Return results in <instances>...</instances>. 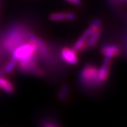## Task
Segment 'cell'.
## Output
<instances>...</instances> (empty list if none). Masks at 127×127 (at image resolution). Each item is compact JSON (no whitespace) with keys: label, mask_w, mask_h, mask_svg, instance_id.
I'll use <instances>...</instances> for the list:
<instances>
[{"label":"cell","mask_w":127,"mask_h":127,"mask_svg":"<svg viewBox=\"0 0 127 127\" xmlns=\"http://www.w3.org/2000/svg\"><path fill=\"white\" fill-rule=\"evenodd\" d=\"M11 59L16 62H24L36 56L37 47L35 44L29 39L27 42H23L12 50Z\"/></svg>","instance_id":"obj_1"},{"label":"cell","mask_w":127,"mask_h":127,"mask_svg":"<svg viewBox=\"0 0 127 127\" xmlns=\"http://www.w3.org/2000/svg\"><path fill=\"white\" fill-rule=\"evenodd\" d=\"M79 79L83 86L86 87H97L100 86L98 81V68L93 64H86L82 68Z\"/></svg>","instance_id":"obj_2"},{"label":"cell","mask_w":127,"mask_h":127,"mask_svg":"<svg viewBox=\"0 0 127 127\" xmlns=\"http://www.w3.org/2000/svg\"><path fill=\"white\" fill-rule=\"evenodd\" d=\"M28 37V32H26L23 29L16 28L8 32L4 40V46L7 51L14 50L16 47L25 42L24 40Z\"/></svg>","instance_id":"obj_3"},{"label":"cell","mask_w":127,"mask_h":127,"mask_svg":"<svg viewBox=\"0 0 127 127\" xmlns=\"http://www.w3.org/2000/svg\"><path fill=\"white\" fill-rule=\"evenodd\" d=\"M18 68L21 72L35 75L37 76H42L44 74L43 70L37 66L36 56L26 61L19 62Z\"/></svg>","instance_id":"obj_4"},{"label":"cell","mask_w":127,"mask_h":127,"mask_svg":"<svg viewBox=\"0 0 127 127\" xmlns=\"http://www.w3.org/2000/svg\"><path fill=\"white\" fill-rule=\"evenodd\" d=\"M60 57L63 62L70 65H76L78 62L76 51L73 50V48H70L68 47L62 48L60 52Z\"/></svg>","instance_id":"obj_5"},{"label":"cell","mask_w":127,"mask_h":127,"mask_svg":"<svg viewBox=\"0 0 127 127\" xmlns=\"http://www.w3.org/2000/svg\"><path fill=\"white\" fill-rule=\"evenodd\" d=\"M101 53L104 56V58L112 59L117 56L120 55L121 50L118 46L112 44H106L102 46L101 47Z\"/></svg>","instance_id":"obj_6"},{"label":"cell","mask_w":127,"mask_h":127,"mask_svg":"<svg viewBox=\"0 0 127 127\" xmlns=\"http://www.w3.org/2000/svg\"><path fill=\"white\" fill-rule=\"evenodd\" d=\"M28 38L31 40L37 47V51L40 55L44 56H47L49 52V49L45 42L38 37H37L35 35H34L32 32H28Z\"/></svg>","instance_id":"obj_7"},{"label":"cell","mask_w":127,"mask_h":127,"mask_svg":"<svg viewBox=\"0 0 127 127\" xmlns=\"http://www.w3.org/2000/svg\"><path fill=\"white\" fill-rule=\"evenodd\" d=\"M110 63H111V59L104 58V62L102 64L101 67L98 68V81L100 82V85L104 83L109 77Z\"/></svg>","instance_id":"obj_8"},{"label":"cell","mask_w":127,"mask_h":127,"mask_svg":"<svg viewBox=\"0 0 127 127\" xmlns=\"http://www.w3.org/2000/svg\"><path fill=\"white\" fill-rule=\"evenodd\" d=\"M76 18V14L73 12H55L49 16L52 21H73Z\"/></svg>","instance_id":"obj_9"},{"label":"cell","mask_w":127,"mask_h":127,"mask_svg":"<svg viewBox=\"0 0 127 127\" xmlns=\"http://www.w3.org/2000/svg\"><path fill=\"white\" fill-rule=\"evenodd\" d=\"M100 35H101V28L100 27H97L86 39L87 49L93 47L97 45L100 39Z\"/></svg>","instance_id":"obj_10"},{"label":"cell","mask_w":127,"mask_h":127,"mask_svg":"<svg viewBox=\"0 0 127 127\" xmlns=\"http://www.w3.org/2000/svg\"><path fill=\"white\" fill-rule=\"evenodd\" d=\"M0 90L3 91L7 94H11L14 92L15 88L14 84L7 78L0 76Z\"/></svg>","instance_id":"obj_11"},{"label":"cell","mask_w":127,"mask_h":127,"mask_svg":"<svg viewBox=\"0 0 127 127\" xmlns=\"http://www.w3.org/2000/svg\"><path fill=\"white\" fill-rule=\"evenodd\" d=\"M73 48L76 51H82V50H86V41L85 40V38L82 36L80 37L76 40V42L74 43Z\"/></svg>","instance_id":"obj_12"},{"label":"cell","mask_w":127,"mask_h":127,"mask_svg":"<svg viewBox=\"0 0 127 127\" xmlns=\"http://www.w3.org/2000/svg\"><path fill=\"white\" fill-rule=\"evenodd\" d=\"M69 91H70V87L66 84L64 85L61 88L59 92V94H58L59 100H62V101L66 100L69 94Z\"/></svg>","instance_id":"obj_13"},{"label":"cell","mask_w":127,"mask_h":127,"mask_svg":"<svg viewBox=\"0 0 127 127\" xmlns=\"http://www.w3.org/2000/svg\"><path fill=\"white\" fill-rule=\"evenodd\" d=\"M91 26L100 27L102 26V21L100 19H95V20L92 21V22L91 23Z\"/></svg>","instance_id":"obj_14"},{"label":"cell","mask_w":127,"mask_h":127,"mask_svg":"<svg viewBox=\"0 0 127 127\" xmlns=\"http://www.w3.org/2000/svg\"><path fill=\"white\" fill-rule=\"evenodd\" d=\"M65 1L71 4L76 5V6H80L82 4L81 0H65Z\"/></svg>","instance_id":"obj_15"},{"label":"cell","mask_w":127,"mask_h":127,"mask_svg":"<svg viewBox=\"0 0 127 127\" xmlns=\"http://www.w3.org/2000/svg\"><path fill=\"white\" fill-rule=\"evenodd\" d=\"M42 127H59L56 124L53 122H45L42 125Z\"/></svg>","instance_id":"obj_16"},{"label":"cell","mask_w":127,"mask_h":127,"mask_svg":"<svg viewBox=\"0 0 127 127\" xmlns=\"http://www.w3.org/2000/svg\"><path fill=\"white\" fill-rule=\"evenodd\" d=\"M119 1H124V2H125V1H126V0H119Z\"/></svg>","instance_id":"obj_17"}]
</instances>
